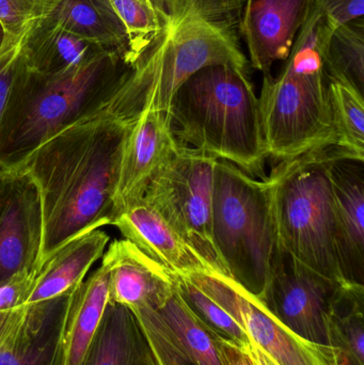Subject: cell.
<instances>
[{
	"label": "cell",
	"instance_id": "cell-1",
	"mask_svg": "<svg viewBox=\"0 0 364 365\" xmlns=\"http://www.w3.org/2000/svg\"><path fill=\"white\" fill-rule=\"evenodd\" d=\"M132 122L107 110L96 113L51 137L17 166L27 171L40 192L41 264L72 238L113 223L122 151Z\"/></svg>",
	"mask_w": 364,
	"mask_h": 365
},
{
	"label": "cell",
	"instance_id": "cell-2",
	"mask_svg": "<svg viewBox=\"0 0 364 365\" xmlns=\"http://www.w3.org/2000/svg\"><path fill=\"white\" fill-rule=\"evenodd\" d=\"M239 25V15L216 2L192 1L170 9L162 31L105 110L125 121H134L147 109L169 115L179 88L200 68L222 64L249 74Z\"/></svg>",
	"mask_w": 364,
	"mask_h": 365
},
{
	"label": "cell",
	"instance_id": "cell-3",
	"mask_svg": "<svg viewBox=\"0 0 364 365\" xmlns=\"http://www.w3.org/2000/svg\"><path fill=\"white\" fill-rule=\"evenodd\" d=\"M132 68L113 51L53 73L30 70L23 59L0 122V168L19 166L51 137L104 111Z\"/></svg>",
	"mask_w": 364,
	"mask_h": 365
},
{
	"label": "cell",
	"instance_id": "cell-4",
	"mask_svg": "<svg viewBox=\"0 0 364 365\" xmlns=\"http://www.w3.org/2000/svg\"><path fill=\"white\" fill-rule=\"evenodd\" d=\"M169 117L177 143L266 178L260 103L248 73L222 64L200 68L173 96Z\"/></svg>",
	"mask_w": 364,
	"mask_h": 365
},
{
	"label": "cell",
	"instance_id": "cell-5",
	"mask_svg": "<svg viewBox=\"0 0 364 365\" xmlns=\"http://www.w3.org/2000/svg\"><path fill=\"white\" fill-rule=\"evenodd\" d=\"M333 28L312 4L280 74L263 77L259 98L263 135L269 158L278 163L338 145L323 58Z\"/></svg>",
	"mask_w": 364,
	"mask_h": 365
},
{
	"label": "cell",
	"instance_id": "cell-6",
	"mask_svg": "<svg viewBox=\"0 0 364 365\" xmlns=\"http://www.w3.org/2000/svg\"><path fill=\"white\" fill-rule=\"evenodd\" d=\"M212 234L227 276L262 299L284 249L266 178L217 160Z\"/></svg>",
	"mask_w": 364,
	"mask_h": 365
},
{
	"label": "cell",
	"instance_id": "cell-7",
	"mask_svg": "<svg viewBox=\"0 0 364 365\" xmlns=\"http://www.w3.org/2000/svg\"><path fill=\"white\" fill-rule=\"evenodd\" d=\"M343 153L338 145L313 150L278 163L266 179L284 250L314 272L348 283L340 265L331 175V163Z\"/></svg>",
	"mask_w": 364,
	"mask_h": 365
},
{
	"label": "cell",
	"instance_id": "cell-8",
	"mask_svg": "<svg viewBox=\"0 0 364 365\" xmlns=\"http://www.w3.org/2000/svg\"><path fill=\"white\" fill-rule=\"evenodd\" d=\"M217 158L177 143L170 160L147 187L143 199L217 274L227 276L212 234Z\"/></svg>",
	"mask_w": 364,
	"mask_h": 365
},
{
	"label": "cell",
	"instance_id": "cell-9",
	"mask_svg": "<svg viewBox=\"0 0 364 365\" xmlns=\"http://www.w3.org/2000/svg\"><path fill=\"white\" fill-rule=\"evenodd\" d=\"M190 282L234 317L266 355L279 365H341L339 351L316 344L284 326L256 296L224 274H187Z\"/></svg>",
	"mask_w": 364,
	"mask_h": 365
},
{
	"label": "cell",
	"instance_id": "cell-10",
	"mask_svg": "<svg viewBox=\"0 0 364 365\" xmlns=\"http://www.w3.org/2000/svg\"><path fill=\"white\" fill-rule=\"evenodd\" d=\"M342 284L314 272L282 249L261 302L297 336L331 346L327 317Z\"/></svg>",
	"mask_w": 364,
	"mask_h": 365
},
{
	"label": "cell",
	"instance_id": "cell-11",
	"mask_svg": "<svg viewBox=\"0 0 364 365\" xmlns=\"http://www.w3.org/2000/svg\"><path fill=\"white\" fill-rule=\"evenodd\" d=\"M43 215L38 186L19 167L0 168V283L38 270Z\"/></svg>",
	"mask_w": 364,
	"mask_h": 365
},
{
	"label": "cell",
	"instance_id": "cell-12",
	"mask_svg": "<svg viewBox=\"0 0 364 365\" xmlns=\"http://www.w3.org/2000/svg\"><path fill=\"white\" fill-rule=\"evenodd\" d=\"M167 113L143 110L132 122L120 163L115 197V217L145 197L150 182L170 160L177 149Z\"/></svg>",
	"mask_w": 364,
	"mask_h": 365
},
{
	"label": "cell",
	"instance_id": "cell-13",
	"mask_svg": "<svg viewBox=\"0 0 364 365\" xmlns=\"http://www.w3.org/2000/svg\"><path fill=\"white\" fill-rule=\"evenodd\" d=\"M313 0H244L239 30L250 66L263 75L288 58Z\"/></svg>",
	"mask_w": 364,
	"mask_h": 365
},
{
	"label": "cell",
	"instance_id": "cell-14",
	"mask_svg": "<svg viewBox=\"0 0 364 365\" xmlns=\"http://www.w3.org/2000/svg\"><path fill=\"white\" fill-rule=\"evenodd\" d=\"M102 257L109 270V300L130 310H160L177 289L175 274L125 238L113 240Z\"/></svg>",
	"mask_w": 364,
	"mask_h": 365
},
{
	"label": "cell",
	"instance_id": "cell-15",
	"mask_svg": "<svg viewBox=\"0 0 364 365\" xmlns=\"http://www.w3.org/2000/svg\"><path fill=\"white\" fill-rule=\"evenodd\" d=\"M73 293L27 304L0 343V365H64V330Z\"/></svg>",
	"mask_w": 364,
	"mask_h": 365
},
{
	"label": "cell",
	"instance_id": "cell-16",
	"mask_svg": "<svg viewBox=\"0 0 364 365\" xmlns=\"http://www.w3.org/2000/svg\"><path fill=\"white\" fill-rule=\"evenodd\" d=\"M331 175L342 274L346 282L364 285V160L341 154Z\"/></svg>",
	"mask_w": 364,
	"mask_h": 365
},
{
	"label": "cell",
	"instance_id": "cell-17",
	"mask_svg": "<svg viewBox=\"0 0 364 365\" xmlns=\"http://www.w3.org/2000/svg\"><path fill=\"white\" fill-rule=\"evenodd\" d=\"M111 225L173 274L215 272L143 197L118 212Z\"/></svg>",
	"mask_w": 364,
	"mask_h": 365
},
{
	"label": "cell",
	"instance_id": "cell-18",
	"mask_svg": "<svg viewBox=\"0 0 364 365\" xmlns=\"http://www.w3.org/2000/svg\"><path fill=\"white\" fill-rule=\"evenodd\" d=\"M78 365H160L132 310L109 300L100 326Z\"/></svg>",
	"mask_w": 364,
	"mask_h": 365
},
{
	"label": "cell",
	"instance_id": "cell-19",
	"mask_svg": "<svg viewBox=\"0 0 364 365\" xmlns=\"http://www.w3.org/2000/svg\"><path fill=\"white\" fill-rule=\"evenodd\" d=\"M109 240L104 231L96 229L72 238L53 251L38 268L27 304L75 291L90 267L104 255Z\"/></svg>",
	"mask_w": 364,
	"mask_h": 365
},
{
	"label": "cell",
	"instance_id": "cell-20",
	"mask_svg": "<svg viewBox=\"0 0 364 365\" xmlns=\"http://www.w3.org/2000/svg\"><path fill=\"white\" fill-rule=\"evenodd\" d=\"M43 19L92 44L117 51L128 63V34L109 0H59Z\"/></svg>",
	"mask_w": 364,
	"mask_h": 365
},
{
	"label": "cell",
	"instance_id": "cell-21",
	"mask_svg": "<svg viewBox=\"0 0 364 365\" xmlns=\"http://www.w3.org/2000/svg\"><path fill=\"white\" fill-rule=\"evenodd\" d=\"M109 302V270L102 264L73 293L64 330V365H78Z\"/></svg>",
	"mask_w": 364,
	"mask_h": 365
},
{
	"label": "cell",
	"instance_id": "cell-22",
	"mask_svg": "<svg viewBox=\"0 0 364 365\" xmlns=\"http://www.w3.org/2000/svg\"><path fill=\"white\" fill-rule=\"evenodd\" d=\"M104 51L75 34L41 19L28 32L23 48L24 63L30 70L53 73L80 63Z\"/></svg>",
	"mask_w": 364,
	"mask_h": 365
},
{
	"label": "cell",
	"instance_id": "cell-23",
	"mask_svg": "<svg viewBox=\"0 0 364 365\" xmlns=\"http://www.w3.org/2000/svg\"><path fill=\"white\" fill-rule=\"evenodd\" d=\"M180 349L194 365H224L217 334L205 325L175 289L168 302L156 311Z\"/></svg>",
	"mask_w": 364,
	"mask_h": 365
},
{
	"label": "cell",
	"instance_id": "cell-24",
	"mask_svg": "<svg viewBox=\"0 0 364 365\" xmlns=\"http://www.w3.org/2000/svg\"><path fill=\"white\" fill-rule=\"evenodd\" d=\"M329 345L364 365V285L344 283L327 317Z\"/></svg>",
	"mask_w": 364,
	"mask_h": 365
},
{
	"label": "cell",
	"instance_id": "cell-25",
	"mask_svg": "<svg viewBox=\"0 0 364 365\" xmlns=\"http://www.w3.org/2000/svg\"><path fill=\"white\" fill-rule=\"evenodd\" d=\"M329 81H338L364 96V19L335 27L323 51Z\"/></svg>",
	"mask_w": 364,
	"mask_h": 365
},
{
	"label": "cell",
	"instance_id": "cell-26",
	"mask_svg": "<svg viewBox=\"0 0 364 365\" xmlns=\"http://www.w3.org/2000/svg\"><path fill=\"white\" fill-rule=\"evenodd\" d=\"M338 147L364 160V96L338 81H329Z\"/></svg>",
	"mask_w": 364,
	"mask_h": 365
},
{
	"label": "cell",
	"instance_id": "cell-27",
	"mask_svg": "<svg viewBox=\"0 0 364 365\" xmlns=\"http://www.w3.org/2000/svg\"><path fill=\"white\" fill-rule=\"evenodd\" d=\"M125 28L128 38V63L130 66L153 44L164 21L152 0H109Z\"/></svg>",
	"mask_w": 364,
	"mask_h": 365
},
{
	"label": "cell",
	"instance_id": "cell-28",
	"mask_svg": "<svg viewBox=\"0 0 364 365\" xmlns=\"http://www.w3.org/2000/svg\"><path fill=\"white\" fill-rule=\"evenodd\" d=\"M175 280L182 297L205 325L241 349L249 344L250 338L247 332L234 317H231L230 313L186 277L175 274Z\"/></svg>",
	"mask_w": 364,
	"mask_h": 365
},
{
	"label": "cell",
	"instance_id": "cell-29",
	"mask_svg": "<svg viewBox=\"0 0 364 365\" xmlns=\"http://www.w3.org/2000/svg\"><path fill=\"white\" fill-rule=\"evenodd\" d=\"M36 278V270H23L0 283V343L23 317Z\"/></svg>",
	"mask_w": 364,
	"mask_h": 365
},
{
	"label": "cell",
	"instance_id": "cell-30",
	"mask_svg": "<svg viewBox=\"0 0 364 365\" xmlns=\"http://www.w3.org/2000/svg\"><path fill=\"white\" fill-rule=\"evenodd\" d=\"M132 312L142 326L160 365H194L180 349L156 311L138 309Z\"/></svg>",
	"mask_w": 364,
	"mask_h": 365
},
{
	"label": "cell",
	"instance_id": "cell-31",
	"mask_svg": "<svg viewBox=\"0 0 364 365\" xmlns=\"http://www.w3.org/2000/svg\"><path fill=\"white\" fill-rule=\"evenodd\" d=\"M56 4L48 0H0V24L6 34L16 36L45 19Z\"/></svg>",
	"mask_w": 364,
	"mask_h": 365
},
{
	"label": "cell",
	"instance_id": "cell-32",
	"mask_svg": "<svg viewBox=\"0 0 364 365\" xmlns=\"http://www.w3.org/2000/svg\"><path fill=\"white\" fill-rule=\"evenodd\" d=\"M30 29L31 27L16 36L6 34L0 48V122L8 106L15 79L23 66L24 44Z\"/></svg>",
	"mask_w": 364,
	"mask_h": 365
},
{
	"label": "cell",
	"instance_id": "cell-33",
	"mask_svg": "<svg viewBox=\"0 0 364 365\" xmlns=\"http://www.w3.org/2000/svg\"><path fill=\"white\" fill-rule=\"evenodd\" d=\"M313 6L333 27L363 19L364 14V0H313Z\"/></svg>",
	"mask_w": 364,
	"mask_h": 365
},
{
	"label": "cell",
	"instance_id": "cell-34",
	"mask_svg": "<svg viewBox=\"0 0 364 365\" xmlns=\"http://www.w3.org/2000/svg\"><path fill=\"white\" fill-rule=\"evenodd\" d=\"M217 343L224 365H256L243 349L218 334Z\"/></svg>",
	"mask_w": 364,
	"mask_h": 365
},
{
	"label": "cell",
	"instance_id": "cell-35",
	"mask_svg": "<svg viewBox=\"0 0 364 365\" xmlns=\"http://www.w3.org/2000/svg\"><path fill=\"white\" fill-rule=\"evenodd\" d=\"M244 351L251 358L256 365H279L264 353L256 343L250 340L247 346L243 347Z\"/></svg>",
	"mask_w": 364,
	"mask_h": 365
},
{
	"label": "cell",
	"instance_id": "cell-36",
	"mask_svg": "<svg viewBox=\"0 0 364 365\" xmlns=\"http://www.w3.org/2000/svg\"><path fill=\"white\" fill-rule=\"evenodd\" d=\"M338 351V349H337ZM340 355V364L341 365H361L359 364L356 360L353 359L352 357H348V356L344 355V354H341L339 351Z\"/></svg>",
	"mask_w": 364,
	"mask_h": 365
},
{
	"label": "cell",
	"instance_id": "cell-37",
	"mask_svg": "<svg viewBox=\"0 0 364 365\" xmlns=\"http://www.w3.org/2000/svg\"><path fill=\"white\" fill-rule=\"evenodd\" d=\"M152 2H153L154 6L157 9L160 14L162 15V12H164V0H152Z\"/></svg>",
	"mask_w": 364,
	"mask_h": 365
},
{
	"label": "cell",
	"instance_id": "cell-38",
	"mask_svg": "<svg viewBox=\"0 0 364 365\" xmlns=\"http://www.w3.org/2000/svg\"><path fill=\"white\" fill-rule=\"evenodd\" d=\"M4 38H6V32H4V28H2L1 24H0V48H1Z\"/></svg>",
	"mask_w": 364,
	"mask_h": 365
},
{
	"label": "cell",
	"instance_id": "cell-39",
	"mask_svg": "<svg viewBox=\"0 0 364 365\" xmlns=\"http://www.w3.org/2000/svg\"><path fill=\"white\" fill-rule=\"evenodd\" d=\"M48 1L56 2V4H57V2L59 1V0H48Z\"/></svg>",
	"mask_w": 364,
	"mask_h": 365
},
{
	"label": "cell",
	"instance_id": "cell-40",
	"mask_svg": "<svg viewBox=\"0 0 364 365\" xmlns=\"http://www.w3.org/2000/svg\"></svg>",
	"mask_w": 364,
	"mask_h": 365
}]
</instances>
